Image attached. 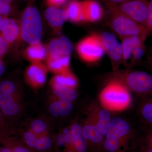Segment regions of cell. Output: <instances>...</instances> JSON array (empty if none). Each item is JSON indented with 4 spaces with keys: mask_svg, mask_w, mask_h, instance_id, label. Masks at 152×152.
<instances>
[{
    "mask_svg": "<svg viewBox=\"0 0 152 152\" xmlns=\"http://www.w3.org/2000/svg\"><path fill=\"white\" fill-rule=\"evenodd\" d=\"M3 17L0 15V30H1V24L2 20Z\"/></svg>",
    "mask_w": 152,
    "mask_h": 152,
    "instance_id": "obj_41",
    "label": "cell"
},
{
    "mask_svg": "<svg viewBox=\"0 0 152 152\" xmlns=\"http://www.w3.org/2000/svg\"><path fill=\"white\" fill-rule=\"evenodd\" d=\"M100 95L103 107L109 110H121L132 103L130 92L124 86L115 81L107 80Z\"/></svg>",
    "mask_w": 152,
    "mask_h": 152,
    "instance_id": "obj_3",
    "label": "cell"
},
{
    "mask_svg": "<svg viewBox=\"0 0 152 152\" xmlns=\"http://www.w3.org/2000/svg\"><path fill=\"white\" fill-rule=\"evenodd\" d=\"M48 5L49 7H56L60 8L65 3L66 0H46Z\"/></svg>",
    "mask_w": 152,
    "mask_h": 152,
    "instance_id": "obj_34",
    "label": "cell"
},
{
    "mask_svg": "<svg viewBox=\"0 0 152 152\" xmlns=\"http://www.w3.org/2000/svg\"><path fill=\"white\" fill-rule=\"evenodd\" d=\"M15 0H0V15L2 17H9L13 14Z\"/></svg>",
    "mask_w": 152,
    "mask_h": 152,
    "instance_id": "obj_28",
    "label": "cell"
},
{
    "mask_svg": "<svg viewBox=\"0 0 152 152\" xmlns=\"http://www.w3.org/2000/svg\"><path fill=\"white\" fill-rule=\"evenodd\" d=\"M110 80L118 82L136 94L147 96L152 94V75L146 72L129 69L113 71L108 77Z\"/></svg>",
    "mask_w": 152,
    "mask_h": 152,
    "instance_id": "obj_2",
    "label": "cell"
},
{
    "mask_svg": "<svg viewBox=\"0 0 152 152\" xmlns=\"http://www.w3.org/2000/svg\"><path fill=\"white\" fill-rule=\"evenodd\" d=\"M150 143H151V146L152 148V132L151 133V135H150Z\"/></svg>",
    "mask_w": 152,
    "mask_h": 152,
    "instance_id": "obj_40",
    "label": "cell"
},
{
    "mask_svg": "<svg viewBox=\"0 0 152 152\" xmlns=\"http://www.w3.org/2000/svg\"><path fill=\"white\" fill-rule=\"evenodd\" d=\"M147 152H152V148L151 149L149 150Z\"/></svg>",
    "mask_w": 152,
    "mask_h": 152,
    "instance_id": "obj_42",
    "label": "cell"
},
{
    "mask_svg": "<svg viewBox=\"0 0 152 152\" xmlns=\"http://www.w3.org/2000/svg\"><path fill=\"white\" fill-rule=\"evenodd\" d=\"M146 27L150 31H152V0H149L148 18Z\"/></svg>",
    "mask_w": 152,
    "mask_h": 152,
    "instance_id": "obj_33",
    "label": "cell"
},
{
    "mask_svg": "<svg viewBox=\"0 0 152 152\" xmlns=\"http://www.w3.org/2000/svg\"><path fill=\"white\" fill-rule=\"evenodd\" d=\"M148 4L149 0H130L107 7L110 10L119 12L146 27L148 18Z\"/></svg>",
    "mask_w": 152,
    "mask_h": 152,
    "instance_id": "obj_6",
    "label": "cell"
},
{
    "mask_svg": "<svg viewBox=\"0 0 152 152\" xmlns=\"http://www.w3.org/2000/svg\"><path fill=\"white\" fill-rule=\"evenodd\" d=\"M52 145L51 139L48 134L38 137L36 141L34 148L37 151H45L50 148Z\"/></svg>",
    "mask_w": 152,
    "mask_h": 152,
    "instance_id": "obj_29",
    "label": "cell"
},
{
    "mask_svg": "<svg viewBox=\"0 0 152 152\" xmlns=\"http://www.w3.org/2000/svg\"><path fill=\"white\" fill-rule=\"evenodd\" d=\"M19 1H27V0H19Z\"/></svg>",
    "mask_w": 152,
    "mask_h": 152,
    "instance_id": "obj_43",
    "label": "cell"
},
{
    "mask_svg": "<svg viewBox=\"0 0 152 152\" xmlns=\"http://www.w3.org/2000/svg\"><path fill=\"white\" fill-rule=\"evenodd\" d=\"M6 68L3 59L0 60V81L1 80V77L5 71Z\"/></svg>",
    "mask_w": 152,
    "mask_h": 152,
    "instance_id": "obj_37",
    "label": "cell"
},
{
    "mask_svg": "<svg viewBox=\"0 0 152 152\" xmlns=\"http://www.w3.org/2000/svg\"><path fill=\"white\" fill-rule=\"evenodd\" d=\"M76 51L81 59L88 63L98 61L104 50L98 34H92L82 39L77 44Z\"/></svg>",
    "mask_w": 152,
    "mask_h": 152,
    "instance_id": "obj_7",
    "label": "cell"
},
{
    "mask_svg": "<svg viewBox=\"0 0 152 152\" xmlns=\"http://www.w3.org/2000/svg\"><path fill=\"white\" fill-rule=\"evenodd\" d=\"M28 129L35 134L38 137L48 134L49 129L47 123L41 119H37L32 121Z\"/></svg>",
    "mask_w": 152,
    "mask_h": 152,
    "instance_id": "obj_26",
    "label": "cell"
},
{
    "mask_svg": "<svg viewBox=\"0 0 152 152\" xmlns=\"http://www.w3.org/2000/svg\"><path fill=\"white\" fill-rule=\"evenodd\" d=\"M23 96L18 83L10 79L0 81V110L12 127L23 111Z\"/></svg>",
    "mask_w": 152,
    "mask_h": 152,
    "instance_id": "obj_1",
    "label": "cell"
},
{
    "mask_svg": "<svg viewBox=\"0 0 152 152\" xmlns=\"http://www.w3.org/2000/svg\"><path fill=\"white\" fill-rule=\"evenodd\" d=\"M110 11L111 13L110 27L120 38L137 36L145 40L150 32L146 27L119 12Z\"/></svg>",
    "mask_w": 152,
    "mask_h": 152,
    "instance_id": "obj_5",
    "label": "cell"
},
{
    "mask_svg": "<svg viewBox=\"0 0 152 152\" xmlns=\"http://www.w3.org/2000/svg\"><path fill=\"white\" fill-rule=\"evenodd\" d=\"M95 119L99 130L104 136H105L112 118L110 112L108 109L98 107L95 104H90L87 108Z\"/></svg>",
    "mask_w": 152,
    "mask_h": 152,
    "instance_id": "obj_13",
    "label": "cell"
},
{
    "mask_svg": "<svg viewBox=\"0 0 152 152\" xmlns=\"http://www.w3.org/2000/svg\"><path fill=\"white\" fill-rule=\"evenodd\" d=\"M38 137L31 131L28 129L24 133L23 138L28 146L31 148H34Z\"/></svg>",
    "mask_w": 152,
    "mask_h": 152,
    "instance_id": "obj_31",
    "label": "cell"
},
{
    "mask_svg": "<svg viewBox=\"0 0 152 152\" xmlns=\"http://www.w3.org/2000/svg\"><path fill=\"white\" fill-rule=\"evenodd\" d=\"M70 56L58 57L47 56L46 66L48 70L55 75L62 73L69 69Z\"/></svg>",
    "mask_w": 152,
    "mask_h": 152,
    "instance_id": "obj_17",
    "label": "cell"
},
{
    "mask_svg": "<svg viewBox=\"0 0 152 152\" xmlns=\"http://www.w3.org/2000/svg\"><path fill=\"white\" fill-rule=\"evenodd\" d=\"M121 40L122 50L123 63L126 64L128 61H131L132 52L136 46L140 44H144L145 40L137 36L121 38Z\"/></svg>",
    "mask_w": 152,
    "mask_h": 152,
    "instance_id": "obj_22",
    "label": "cell"
},
{
    "mask_svg": "<svg viewBox=\"0 0 152 152\" xmlns=\"http://www.w3.org/2000/svg\"><path fill=\"white\" fill-rule=\"evenodd\" d=\"M73 108L72 102L60 99L53 96L49 102V113L55 118L67 116L70 114Z\"/></svg>",
    "mask_w": 152,
    "mask_h": 152,
    "instance_id": "obj_16",
    "label": "cell"
},
{
    "mask_svg": "<svg viewBox=\"0 0 152 152\" xmlns=\"http://www.w3.org/2000/svg\"><path fill=\"white\" fill-rule=\"evenodd\" d=\"M47 49L41 42L30 44L25 51L26 58L31 64L41 63L47 56Z\"/></svg>",
    "mask_w": 152,
    "mask_h": 152,
    "instance_id": "obj_18",
    "label": "cell"
},
{
    "mask_svg": "<svg viewBox=\"0 0 152 152\" xmlns=\"http://www.w3.org/2000/svg\"><path fill=\"white\" fill-rule=\"evenodd\" d=\"M104 141L103 145L105 149L109 152H115L118 148L120 141L116 137L110 134H107Z\"/></svg>",
    "mask_w": 152,
    "mask_h": 152,
    "instance_id": "obj_27",
    "label": "cell"
},
{
    "mask_svg": "<svg viewBox=\"0 0 152 152\" xmlns=\"http://www.w3.org/2000/svg\"><path fill=\"white\" fill-rule=\"evenodd\" d=\"M45 16L50 26L57 31L61 29L65 22L68 20L65 8L48 7L45 11Z\"/></svg>",
    "mask_w": 152,
    "mask_h": 152,
    "instance_id": "obj_14",
    "label": "cell"
},
{
    "mask_svg": "<svg viewBox=\"0 0 152 152\" xmlns=\"http://www.w3.org/2000/svg\"><path fill=\"white\" fill-rule=\"evenodd\" d=\"M148 97L141 105L140 114L144 122L152 126V94Z\"/></svg>",
    "mask_w": 152,
    "mask_h": 152,
    "instance_id": "obj_25",
    "label": "cell"
},
{
    "mask_svg": "<svg viewBox=\"0 0 152 152\" xmlns=\"http://www.w3.org/2000/svg\"><path fill=\"white\" fill-rule=\"evenodd\" d=\"M19 21L22 39L30 45L40 42L42 34V26L38 9L34 6H28L22 13Z\"/></svg>",
    "mask_w": 152,
    "mask_h": 152,
    "instance_id": "obj_4",
    "label": "cell"
},
{
    "mask_svg": "<svg viewBox=\"0 0 152 152\" xmlns=\"http://www.w3.org/2000/svg\"><path fill=\"white\" fill-rule=\"evenodd\" d=\"M69 128L72 145L77 152H86V144L83 135L81 125L77 123H74Z\"/></svg>",
    "mask_w": 152,
    "mask_h": 152,
    "instance_id": "obj_19",
    "label": "cell"
},
{
    "mask_svg": "<svg viewBox=\"0 0 152 152\" xmlns=\"http://www.w3.org/2000/svg\"><path fill=\"white\" fill-rule=\"evenodd\" d=\"M0 34L12 46L20 38L19 21L7 17H3Z\"/></svg>",
    "mask_w": 152,
    "mask_h": 152,
    "instance_id": "obj_11",
    "label": "cell"
},
{
    "mask_svg": "<svg viewBox=\"0 0 152 152\" xmlns=\"http://www.w3.org/2000/svg\"><path fill=\"white\" fill-rule=\"evenodd\" d=\"M65 9L67 15L68 20L74 23L84 21L81 2L72 1L68 4Z\"/></svg>",
    "mask_w": 152,
    "mask_h": 152,
    "instance_id": "obj_24",
    "label": "cell"
},
{
    "mask_svg": "<svg viewBox=\"0 0 152 152\" xmlns=\"http://www.w3.org/2000/svg\"><path fill=\"white\" fill-rule=\"evenodd\" d=\"M144 44L136 46L132 52L130 63L131 64L138 61L143 57L145 51Z\"/></svg>",
    "mask_w": 152,
    "mask_h": 152,
    "instance_id": "obj_30",
    "label": "cell"
},
{
    "mask_svg": "<svg viewBox=\"0 0 152 152\" xmlns=\"http://www.w3.org/2000/svg\"><path fill=\"white\" fill-rule=\"evenodd\" d=\"M10 148L12 150L13 152H31L26 148L17 143L16 142H15L14 145Z\"/></svg>",
    "mask_w": 152,
    "mask_h": 152,
    "instance_id": "obj_35",
    "label": "cell"
},
{
    "mask_svg": "<svg viewBox=\"0 0 152 152\" xmlns=\"http://www.w3.org/2000/svg\"><path fill=\"white\" fill-rule=\"evenodd\" d=\"M148 61L149 64L152 67V48L149 53L148 57Z\"/></svg>",
    "mask_w": 152,
    "mask_h": 152,
    "instance_id": "obj_38",
    "label": "cell"
},
{
    "mask_svg": "<svg viewBox=\"0 0 152 152\" xmlns=\"http://www.w3.org/2000/svg\"><path fill=\"white\" fill-rule=\"evenodd\" d=\"M11 46L0 34V60L3 59V57L7 53Z\"/></svg>",
    "mask_w": 152,
    "mask_h": 152,
    "instance_id": "obj_32",
    "label": "cell"
},
{
    "mask_svg": "<svg viewBox=\"0 0 152 152\" xmlns=\"http://www.w3.org/2000/svg\"><path fill=\"white\" fill-rule=\"evenodd\" d=\"M86 118L81 125L83 135L85 141L91 142L95 144L101 143L104 136L99 130L95 119L87 110Z\"/></svg>",
    "mask_w": 152,
    "mask_h": 152,
    "instance_id": "obj_10",
    "label": "cell"
},
{
    "mask_svg": "<svg viewBox=\"0 0 152 152\" xmlns=\"http://www.w3.org/2000/svg\"><path fill=\"white\" fill-rule=\"evenodd\" d=\"M50 86L53 96L60 99L72 102L77 97L75 89L65 88L55 84L50 85Z\"/></svg>",
    "mask_w": 152,
    "mask_h": 152,
    "instance_id": "obj_23",
    "label": "cell"
},
{
    "mask_svg": "<svg viewBox=\"0 0 152 152\" xmlns=\"http://www.w3.org/2000/svg\"><path fill=\"white\" fill-rule=\"evenodd\" d=\"M51 84L76 89L77 86L78 80L74 74L69 69L62 73L55 75L50 81V85Z\"/></svg>",
    "mask_w": 152,
    "mask_h": 152,
    "instance_id": "obj_20",
    "label": "cell"
},
{
    "mask_svg": "<svg viewBox=\"0 0 152 152\" xmlns=\"http://www.w3.org/2000/svg\"><path fill=\"white\" fill-rule=\"evenodd\" d=\"M47 49V56L58 57L70 56L73 46L68 38L61 36L50 41Z\"/></svg>",
    "mask_w": 152,
    "mask_h": 152,
    "instance_id": "obj_12",
    "label": "cell"
},
{
    "mask_svg": "<svg viewBox=\"0 0 152 152\" xmlns=\"http://www.w3.org/2000/svg\"><path fill=\"white\" fill-rule=\"evenodd\" d=\"M48 71L46 65L42 63L31 64L25 71V80L32 88L38 89L45 83Z\"/></svg>",
    "mask_w": 152,
    "mask_h": 152,
    "instance_id": "obj_9",
    "label": "cell"
},
{
    "mask_svg": "<svg viewBox=\"0 0 152 152\" xmlns=\"http://www.w3.org/2000/svg\"><path fill=\"white\" fill-rule=\"evenodd\" d=\"M13 129L7 121L0 110V143L4 146L11 148L15 142L12 137Z\"/></svg>",
    "mask_w": 152,
    "mask_h": 152,
    "instance_id": "obj_21",
    "label": "cell"
},
{
    "mask_svg": "<svg viewBox=\"0 0 152 152\" xmlns=\"http://www.w3.org/2000/svg\"><path fill=\"white\" fill-rule=\"evenodd\" d=\"M130 0H102L107 7L115 5L122 3L126 2Z\"/></svg>",
    "mask_w": 152,
    "mask_h": 152,
    "instance_id": "obj_36",
    "label": "cell"
},
{
    "mask_svg": "<svg viewBox=\"0 0 152 152\" xmlns=\"http://www.w3.org/2000/svg\"><path fill=\"white\" fill-rule=\"evenodd\" d=\"M98 34L104 52L110 61L113 71L118 70L121 64L123 63L121 45L111 33L103 32Z\"/></svg>",
    "mask_w": 152,
    "mask_h": 152,
    "instance_id": "obj_8",
    "label": "cell"
},
{
    "mask_svg": "<svg viewBox=\"0 0 152 152\" xmlns=\"http://www.w3.org/2000/svg\"><path fill=\"white\" fill-rule=\"evenodd\" d=\"M81 4L84 21L95 22L102 18L103 10L99 3L95 0H85Z\"/></svg>",
    "mask_w": 152,
    "mask_h": 152,
    "instance_id": "obj_15",
    "label": "cell"
},
{
    "mask_svg": "<svg viewBox=\"0 0 152 152\" xmlns=\"http://www.w3.org/2000/svg\"><path fill=\"white\" fill-rule=\"evenodd\" d=\"M0 152H13L12 150L10 148L7 147H3L0 148Z\"/></svg>",
    "mask_w": 152,
    "mask_h": 152,
    "instance_id": "obj_39",
    "label": "cell"
}]
</instances>
